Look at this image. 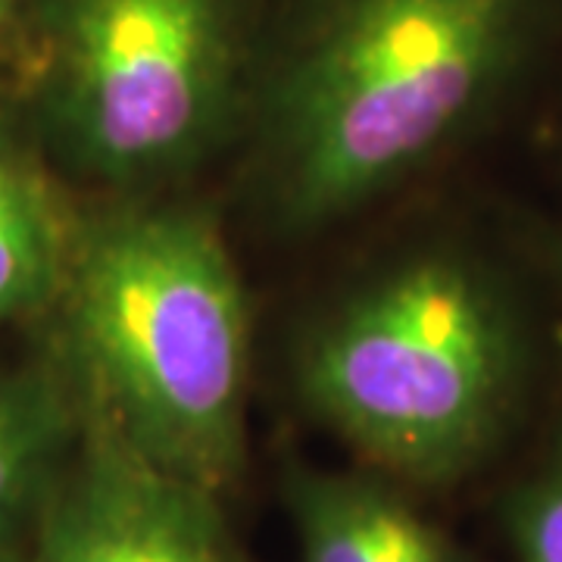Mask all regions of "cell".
I'll return each instance as SVG.
<instances>
[{
  "mask_svg": "<svg viewBox=\"0 0 562 562\" xmlns=\"http://www.w3.org/2000/svg\"><path fill=\"white\" fill-rule=\"evenodd\" d=\"M76 472L35 562H244L220 494L160 469L85 403Z\"/></svg>",
  "mask_w": 562,
  "mask_h": 562,
  "instance_id": "obj_5",
  "label": "cell"
},
{
  "mask_svg": "<svg viewBox=\"0 0 562 562\" xmlns=\"http://www.w3.org/2000/svg\"><path fill=\"white\" fill-rule=\"evenodd\" d=\"M72 431V406L50 379L0 382V522L38 482Z\"/></svg>",
  "mask_w": 562,
  "mask_h": 562,
  "instance_id": "obj_8",
  "label": "cell"
},
{
  "mask_svg": "<svg viewBox=\"0 0 562 562\" xmlns=\"http://www.w3.org/2000/svg\"><path fill=\"white\" fill-rule=\"evenodd\" d=\"M284 503L301 562H472L382 472L291 469Z\"/></svg>",
  "mask_w": 562,
  "mask_h": 562,
  "instance_id": "obj_6",
  "label": "cell"
},
{
  "mask_svg": "<svg viewBox=\"0 0 562 562\" xmlns=\"http://www.w3.org/2000/svg\"><path fill=\"white\" fill-rule=\"evenodd\" d=\"M541 0H310L260 85L269 213L316 232L441 154L522 63Z\"/></svg>",
  "mask_w": 562,
  "mask_h": 562,
  "instance_id": "obj_1",
  "label": "cell"
},
{
  "mask_svg": "<svg viewBox=\"0 0 562 562\" xmlns=\"http://www.w3.org/2000/svg\"><path fill=\"white\" fill-rule=\"evenodd\" d=\"M63 297L88 403L147 460L222 497L247 462L250 306L213 216L110 206L76 225Z\"/></svg>",
  "mask_w": 562,
  "mask_h": 562,
  "instance_id": "obj_2",
  "label": "cell"
},
{
  "mask_svg": "<svg viewBox=\"0 0 562 562\" xmlns=\"http://www.w3.org/2000/svg\"><path fill=\"white\" fill-rule=\"evenodd\" d=\"M0 562H3V560H0Z\"/></svg>",
  "mask_w": 562,
  "mask_h": 562,
  "instance_id": "obj_12",
  "label": "cell"
},
{
  "mask_svg": "<svg viewBox=\"0 0 562 562\" xmlns=\"http://www.w3.org/2000/svg\"><path fill=\"white\" fill-rule=\"evenodd\" d=\"M76 225L0 110V322L63 291Z\"/></svg>",
  "mask_w": 562,
  "mask_h": 562,
  "instance_id": "obj_7",
  "label": "cell"
},
{
  "mask_svg": "<svg viewBox=\"0 0 562 562\" xmlns=\"http://www.w3.org/2000/svg\"><path fill=\"white\" fill-rule=\"evenodd\" d=\"M38 32L50 128L94 179L181 176L238 116L244 0H38Z\"/></svg>",
  "mask_w": 562,
  "mask_h": 562,
  "instance_id": "obj_4",
  "label": "cell"
},
{
  "mask_svg": "<svg viewBox=\"0 0 562 562\" xmlns=\"http://www.w3.org/2000/svg\"><path fill=\"white\" fill-rule=\"evenodd\" d=\"M503 519L519 562H562V431L538 469L513 487Z\"/></svg>",
  "mask_w": 562,
  "mask_h": 562,
  "instance_id": "obj_9",
  "label": "cell"
},
{
  "mask_svg": "<svg viewBox=\"0 0 562 562\" xmlns=\"http://www.w3.org/2000/svg\"><path fill=\"white\" fill-rule=\"evenodd\" d=\"M550 262H553V269H557V276H560V281H562V244H557V247H553Z\"/></svg>",
  "mask_w": 562,
  "mask_h": 562,
  "instance_id": "obj_11",
  "label": "cell"
},
{
  "mask_svg": "<svg viewBox=\"0 0 562 562\" xmlns=\"http://www.w3.org/2000/svg\"><path fill=\"white\" fill-rule=\"evenodd\" d=\"M506 288L460 250H425L335 303L301 341L303 403L394 482H462L506 438L525 384Z\"/></svg>",
  "mask_w": 562,
  "mask_h": 562,
  "instance_id": "obj_3",
  "label": "cell"
},
{
  "mask_svg": "<svg viewBox=\"0 0 562 562\" xmlns=\"http://www.w3.org/2000/svg\"><path fill=\"white\" fill-rule=\"evenodd\" d=\"M25 0H0V35H7L20 20Z\"/></svg>",
  "mask_w": 562,
  "mask_h": 562,
  "instance_id": "obj_10",
  "label": "cell"
}]
</instances>
